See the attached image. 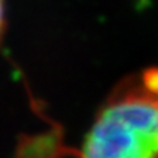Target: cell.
<instances>
[{
    "label": "cell",
    "mask_w": 158,
    "mask_h": 158,
    "mask_svg": "<svg viewBox=\"0 0 158 158\" xmlns=\"http://www.w3.org/2000/svg\"><path fill=\"white\" fill-rule=\"evenodd\" d=\"M81 158H158V94L141 76L122 82L97 114Z\"/></svg>",
    "instance_id": "cell-1"
},
{
    "label": "cell",
    "mask_w": 158,
    "mask_h": 158,
    "mask_svg": "<svg viewBox=\"0 0 158 158\" xmlns=\"http://www.w3.org/2000/svg\"><path fill=\"white\" fill-rule=\"evenodd\" d=\"M6 25V7H5V0H0V38L3 35Z\"/></svg>",
    "instance_id": "cell-2"
}]
</instances>
